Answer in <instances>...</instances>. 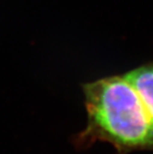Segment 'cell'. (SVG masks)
I'll return each instance as SVG.
<instances>
[{"mask_svg":"<svg viewBox=\"0 0 153 154\" xmlns=\"http://www.w3.org/2000/svg\"><path fill=\"white\" fill-rule=\"evenodd\" d=\"M87 125L74 143L87 149L96 142L113 146L116 154L153 151V120L139 95L124 76L82 85Z\"/></svg>","mask_w":153,"mask_h":154,"instance_id":"1","label":"cell"},{"mask_svg":"<svg viewBox=\"0 0 153 154\" xmlns=\"http://www.w3.org/2000/svg\"><path fill=\"white\" fill-rule=\"evenodd\" d=\"M136 90L153 120V61L123 75Z\"/></svg>","mask_w":153,"mask_h":154,"instance_id":"2","label":"cell"}]
</instances>
